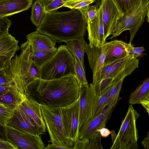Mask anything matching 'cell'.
I'll return each mask as SVG.
<instances>
[{
	"label": "cell",
	"mask_w": 149,
	"mask_h": 149,
	"mask_svg": "<svg viewBox=\"0 0 149 149\" xmlns=\"http://www.w3.org/2000/svg\"><path fill=\"white\" fill-rule=\"evenodd\" d=\"M79 87L73 76L51 80L38 78L29 86L26 97L40 105L62 108L79 98Z\"/></svg>",
	"instance_id": "obj_1"
},
{
	"label": "cell",
	"mask_w": 149,
	"mask_h": 149,
	"mask_svg": "<svg viewBox=\"0 0 149 149\" xmlns=\"http://www.w3.org/2000/svg\"><path fill=\"white\" fill-rule=\"evenodd\" d=\"M87 23L78 10L46 12L36 31L45 35L56 42H65L85 35Z\"/></svg>",
	"instance_id": "obj_2"
},
{
	"label": "cell",
	"mask_w": 149,
	"mask_h": 149,
	"mask_svg": "<svg viewBox=\"0 0 149 149\" xmlns=\"http://www.w3.org/2000/svg\"><path fill=\"white\" fill-rule=\"evenodd\" d=\"M21 52L11 59L4 69L10 78L13 86L20 100L26 97L27 88L36 79L39 78L40 69L30 55V43L22 44Z\"/></svg>",
	"instance_id": "obj_3"
},
{
	"label": "cell",
	"mask_w": 149,
	"mask_h": 149,
	"mask_svg": "<svg viewBox=\"0 0 149 149\" xmlns=\"http://www.w3.org/2000/svg\"><path fill=\"white\" fill-rule=\"evenodd\" d=\"M74 65V56L65 45H61L52 56L40 67L39 79L51 80L75 76Z\"/></svg>",
	"instance_id": "obj_4"
},
{
	"label": "cell",
	"mask_w": 149,
	"mask_h": 149,
	"mask_svg": "<svg viewBox=\"0 0 149 149\" xmlns=\"http://www.w3.org/2000/svg\"><path fill=\"white\" fill-rule=\"evenodd\" d=\"M41 106L42 114L51 142L49 149H73L74 144L68 138L64 127L61 108Z\"/></svg>",
	"instance_id": "obj_5"
},
{
	"label": "cell",
	"mask_w": 149,
	"mask_h": 149,
	"mask_svg": "<svg viewBox=\"0 0 149 149\" xmlns=\"http://www.w3.org/2000/svg\"><path fill=\"white\" fill-rule=\"evenodd\" d=\"M140 115L129 105L123 120L116 139L111 149H138L139 138L136 123Z\"/></svg>",
	"instance_id": "obj_6"
},
{
	"label": "cell",
	"mask_w": 149,
	"mask_h": 149,
	"mask_svg": "<svg viewBox=\"0 0 149 149\" xmlns=\"http://www.w3.org/2000/svg\"><path fill=\"white\" fill-rule=\"evenodd\" d=\"M149 0H142L140 4L124 13L118 21L114 33L109 39H112L129 30L130 33L129 43L131 44L135 34L144 22L149 12Z\"/></svg>",
	"instance_id": "obj_7"
},
{
	"label": "cell",
	"mask_w": 149,
	"mask_h": 149,
	"mask_svg": "<svg viewBox=\"0 0 149 149\" xmlns=\"http://www.w3.org/2000/svg\"><path fill=\"white\" fill-rule=\"evenodd\" d=\"M5 132L9 141L17 149H45L40 135L22 132L8 125L5 127Z\"/></svg>",
	"instance_id": "obj_8"
},
{
	"label": "cell",
	"mask_w": 149,
	"mask_h": 149,
	"mask_svg": "<svg viewBox=\"0 0 149 149\" xmlns=\"http://www.w3.org/2000/svg\"><path fill=\"white\" fill-rule=\"evenodd\" d=\"M79 90V129L92 116L94 103L97 97L95 86L92 83L80 84Z\"/></svg>",
	"instance_id": "obj_9"
},
{
	"label": "cell",
	"mask_w": 149,
	"mask_h": 149,
	"mask_svg": "<svg viewBox=\"0 0 149 149\" xmlns=\"http://www.w3.org/2000/svg\"><path fill=\"white\" fill-rule=\"evenodd\" d=\"M61 108L67 136L69 140L74 144L79 138V97L70 104Z\"/></svg>",
	"instance_id": "obj_10"
},
{
	"label": "cell",
	"mask_w": 149,
	"mask_h": 149,
	"mask_svg": "<svg viewBox=\"0 0 149 149\" xmlns=\"http://www.w3.org/2000/svg\"><path fill=\"white\" fill-rule=\"evenodd\" d=\"M112 41L106 42L99 47H90L85 43V52L86 53L90 67L93 73L92 83L95 86L100 81V73L103 67L106 54L111 46Z\"/></svg>",
	"instance_id": "obj_11"
},
{
	"label": "cell",
	"mask_w": 149,
	"mask_h": 149,
	"mask_svg": "<svg viewBox=\"0 0 149 149\" xmlns=\"http://www.w3.org/2000/svg\"><path fill=\"white\" fill-rule=\"evenodd\" d=\"M107 107L99 115L94 118L91 117L83 124L79 130V139L89 140L99 132H97L98 130L105 127L113 109Z\"/></svg>",
	"instance_id": "obj_12"
},
{
	"label": "cell",
	"mask_w": 149,
	"mask_h": 149,
	"mask_svg": "<svg viewBox=\"0 0 149 149\" xmlns=\"http://www.w3.org/2000/svg\"><path fill=\"white\" fill-rule=\"evenodd\" d=\"M102 10L104 34L106 39L114 33L118 20L123 16L112 0H102Z\"/></svg>",
	"instance_id": "obj_13"
},
{
	"label": "cell",
	"mask_w": 149,
	"mask_h": 149,
	"mask_svg": "<svg viewBox=\"0 0 149 149\" xmlns=\"http://www.w3.org/2000/svg\"><path fill=\"white\" fill-rule=\"evenodd\" d=\"M7 125L22 132L40 135L44 134L18 105L15 108Z\"/></svg>",
	"instance_id": "obj_14"
},
{
	"label": "cell",
	"mask_w": 149,
	"mask_h": 149,
	"mask_svg": "<svg viewBox=\"0 0 149 149\" xmlns=\"http://www.w3.org/2000/svg\"><path fill=\"white\" fill-rule=\"evenodd\" d=\"M86 29L91 47H99L106 42L102 19V10L100 4L97 10V14L94 19L86 22Z\"/></svg>",
	"instance_id": "obj_15"
},
{
	"label": "cell",
	"mask_w": 149,
	"mask_h": 149,
	"mask_svg": "<svg viewBox=\"0 0 149 149\" xmlns=\"http://www.w3.org/2000/svg\"><path fill=\"white\" fill-rule=\"evenodd\" d=\"M18 105L32 120L43 133L46 132L45 125L42 115L40 105L26 97L20 101Z\"/></svg>",
	"instance_id": "obj_16"
},
{
	"label": "cell",
	"mask_w": 149,
	"mask_h": 149,
	"mask_svg": "<svg viewBox=\"0 0 149 149\" xmlns=\"http://www.w3.org/2000/svg\"><path fill=\"white\" fill-rule=\"evenodd\" d=\"M26 38L31 45L37 49L50 54H54L57 50L56 42L48 36L36 31L27 35Z\"/></svg>",
	"instance_id": "obj_17"
},
{
	"label": "cell",
	"mask_w": 149,
	"mask_h": 149,
	"mask_svg": "<svg viewBox=\"0 0 149 149\" xmlns=\"http://www.w3.org/2000/svg\"><path fill=\"white\" fill-rule=\"evenodd\" d=\"M33 0H11L0 4V17H8L28 9Z\"/></svg>",
	"instance_id": "obj_18"
},
{
	"label": "cell",
	"mask_w": 149,
	"mask_h": 149,
	"mask_svg": "<svg viewBox=\"0 0 149 149\" xmlns=\"http://www.w3.org/2000/svg\"><path fill=\"white\" fill-rule=\"evenodd\" d=\"M149 103V78L145 79L130 95L129 103L131 105Z\"/></svg>",
	"instance_id": "obj_19"
},
{
	"label": "cell",
	"mask_w": 149,
	"mask_h": 149,
	"mask_svg": "<svg viewBox=\"0 0 149 149\" xmlns=\"http://www.w3.org/2000/svg\"><path fill=\"white\" fill-rule=\"evenodd\" d=\"M124 42L116 40L112 41L111 45L106 54L103 66L127 56Z\"/></svg>",
	"instance_id": "obj_20"
},
{
	"label": "cell",
	"mask_w": 149,
	"mask_h": 149,
	"mask_svg": "<svg viewBox=\"0 0 149 149\" xmlns=\"http://www.w3.org/2000/svg\"><path fill=\"white\" fill-rule=\"evenodd\" d=\"M134 59L132 56H127L103 66L100 73V81L108 78H114L130 61Z\"/></svg>",
	"instance_id": "obj_21"
},
{
	"label": "cell",
	"mask_w": 149,
	"mask_h": 149,
	"mask_svg": "<svg viewBox=\"0 0 149 149\" xmlns=\"http://www.w3.org/2000/svg\"><path fill=\"white\" fill-rule=\"evenodd\" d=\"M19 41L8 32L0 36V55L13 57L20 49Z\"/></svg>",
	"instance_id": "obj_22"
},
{
	"label": "cell",
	"mask_w": 149,
	"mask_h": 149,
	"mask_svg": "<svg viewBox=\"0 0 149 149\" xmlns=\"http://www.w3.org/2000/svg\"><path fill=\"white\" fill-rule=\"evenodd\" d=\"M65 45L73 56L78 59L80 64L85 69L84 56L85 52L86 42L84 37L65 42Z\"/></svg>",
	"instance_id": "obj_23"
},
{
	"label": "cell",
	"mask_w": 149,
	"mask_h": 149,
	"mask_svg": "<svg viewBox=\"0 0 149 149\" xmlns=\"http://www.w3.org/2000/svg\"><path fill=\"white\" fill-rule=\"evenodd\" d=\"M113 87V84L105 90L100 95L96 97L92 112V118L95 117L100 114L104 109L106 102L110 91Z\"/></svg>",
	"instance_id": "obj_24"
},
{
	"label": "cell",
	"mask_w": 149,
	"mask_h": 149,
	"mask_svg": "<svg viewBox=\"0 0 149 149\" xmlns=\"http://www.w3.org/2000/svg\"><path fill=\"white\" fill-rule=\"evenodd\" d=\"M45 14V6L36 0L32 5L30 17L31 21L36 27L42 23Z\"/></svg>",
	"instance_id": "obj_25"
},
{
	"label": "cell",
	"mask_w": 149,
	"mask_h": 149,
	"mask_svg": "<svg viewBox=\"0 0 149 149\" xmlns=\"http://www.w3.org/2000/svg\"><path fill=\"white\" fill-rule=\"evenodd\" d=\"M20 101L14 89L0 94V103L8 106L15 108Z\"/></svg>",
	"instance_id": "obj_26"
},
{
	"label": "cell",
	"mask_w": 149,
	"mask_h": 149,
	"mask_svg": "<svg viewBox=\"0 0 149 149\" xmlns=\"http://www.w3.org/2000/svg\"><path fill=\"white\" fill-rule=\"evenodd\" d=\"M139 64V59H133L128 62L114 78L112 84L117 82L125 77L131 74L137 68H138Z\"/></svg>",
	"instance_id": "obj_27"
},
{
	"label": "cell",
	"mask_w": 149,
	"mask_h": 149,
	"mask_svg": "<svg viewBox=\"0 0 149 149\" xmlns=\"http://www.w3.org/2000/svg\"><path fill=\"white\" fill-rule=\"evenodd\" d=\"M124 79H122L113 84V88L110 91L106 102L107 106L112 107L116 106L118 100Z\"/></svg>",
	"instance_id": "obj_28"
},
{
	"label": "cell",
	"mask_w": 149,
	"mask_h": 149,
	"mask_svg": "<svg viewBox=\"0 0 149 149\" xmlns=\"http://www.w3.org/2000/svg\"><path fill=\"white\" fill-rule=\"evenodd\" d=\"M30 50L32 60L39 68L54 54L47 53L32 47L30 43Z\"/></svg>",
	"instance_id": "obj_29"
},
{
	"label": "cell",
	"mask_w": 149,
	"mask_h": 149,
	"mask_svg": "<svg viewBox=\"0 0 149 149\" xmlns=\"http://www.w3.org/2000/svg\"><path fill=\"white\" fill-rule=\"evenodd\" d=\"M120 12L123 14L140 4L142 0H112Z\"/></svg>",
	"instance_id": "obj_30"
},
{
	"label": "cell",
	"mask_w": 149,
	"mask_h": 149,
	"mask_svg": "<svg viewBox=\"0 0 149 149\" xmlns=\"http://www.w3.org/2000/svg\"><path fill=\"white\" fill-rule=\"evenodd\" d=\"M15 108L0 103V125L7 126L13 115Z\"/></svg>",
	"instance_id": "obj_31"
},
{
	"label": "cell",
	"mask_w": 149,
	"mask_h": 149,
	"mask_svg": "<svg viewBox=\"0 0 149 149\" xmlns=\"http://www.w3.org/2000/svg\"><path fill=\"white\" fill-rule=\"evenodd\" d=\"M94 2V0H69L65 3L63 7L71 10H81Z\"/></svg>",
	"instance_id": "obj_32"
},
{
	"label": "cell",
	"mask_w": 149,
	"mask_h": 149,
	"mask_svg": "<svg viewBox=\"0 0 149 149\" xmlns=\"http://www.w3.org/2000/svg\"><path fill=\"white\" fill-rule=\"evenodd\" d=\"M74 69L75 77L79 85L88 84L84 69L81 66L78 58L74 56Z\"/></svg>",
	"instance_id": "obj_33"
},
{
	"label": "cell",
	"mask_w": 149,
	"mask_h": 149,
	"mask_svg": "<svg viewBox=\"0 0 149 149\" xmlns=\"http://www.w3.org/2000/svg\"><path fill=\"white\" fill-rule=\"evenodd\" d=\"M124 45L127 52V56H132L134 58L143 57L146 54L144 53L145 49L143 46L134 47L131 44L124 42Z\"/></svg>",
	"instance_id": "obj_34"
},
{
	"label": "cell",
	"mask_w": 149,
	"mask_h": 149,
	"mask_svg": "<svg viewBox=\"0 0 149 149\" xmlns=\"http://www.w3.org/2000/svg\"><path fill=\"white\" fill-rule=\"evenodd\" d=\"M97 10L95 5H89L83 9L79 10L82 13L86 22L94 19L97 14Z\"/></svg>",
	"instance_id": "obj_35"
},
{
	"label": "cell",
	"mask_w": 149,
	"mask_h": 149,
	"mask_svg": "<svg viewBox=\"0 0 149 149\" xmlns=\"http://www.w3.org/2000/svg\"><path fill=\"white\" fill-rule=\"evenodd\" d=\"M113 78H108L100 81V82L95 86V91L97 96L100 95L105 90L113 85Z\"/></svg>",
	"instance_id": "obj_36"
},
{
	"label": "cell",
	"mask_w": 149,
	"mask_h": 149,
	"mask_svg": "<svg viewBox=\"0 0 149 149\" xmlns=\"http://www.w3.org/2000/svg\"><path fill=\"white\" fill-rule=\"evenodd\" d=\"M68 0H53L45 6L46 12H50L57 10L63 7L65 3Z\"/></svg>",
	"instance_id": "obj_37"
},
{
	"label": "cell",
	"mask_w": 149,
	"mask_h": 149,
	"mask_svg": "<svg viewBox=\"0 0 149 149\" xmlns=\"http://www.w3.org/2000/svg\"><path fill=\"white\" fill-rule=\"evenodd\" d=\"M89 140L85 149H103L101 143V136L99 132L94 137Z\"/></svg>",
	"instance_id": "obj_38"
},
{
	"label": "cell",
	"mask_w": 149,
	"mask_h": 149,
	"mask_svg": "<svg viewBox=\"0 0 149 149\" xmlns=\"http://www.w3.org/2000/svg\"><path fill=\"white\" fill-rule=\"evenodd\" d=\"M11 24V21L7 17H0V36L8 32Z\"/></svg>",
	"instance_id": "obj_39"
},
{
	"label": "cell",
	"mask_w": 149,
	"mask_h": 149,
	"mask_svg": "<svg viewBox=\"0 0 149 149\" xmlns=\"http://www.w3.org/2000/svg\"><path fill=\"white\" fill-rule=\"evenodd\" d=\"M4 69L0 71V85L12 86L14 87L10 78Z\"/></svg>",
	"instance_id": "obj_40"
},
{
	"label": "cell",
	"mask_w": 149,
	"mask_h": 149,
	"mask_svg": "<svg viewBox=\"0 0 149 149\" xmlns=\"http://www.w3.org/2000/svg\"><path fill=\"white\" fill-rule=\"evenodd\" d=\"M12 57L10 56L0 55V71L8 66Z\"/></svg>",
	"instance_id": "obj_41"
},
{
	"label": "cell",
	"mask_w": 149,
	"mask_h": 149,
	"mask_svg": "<svg viewBox=\"0 0 149 149\" xmlns=\"http://www.w3.org/2000/svg\"><path fill=\"white\" fill-rule=\"evenodd\" d=\"M89 141V140L87 139H81L79 138L74 143L73 149H85Z\"/></svg>",
	"instance_id": "obj_42"
},
{
	"label": "cell",
	"mask_w": 149,
	"mask_h": 149,
	"mask_svg": "<svg viewBox=\"0 0 149 149\" xmlns=\"http://www.w3.org/2000/svg\"><path fill=\"white\" fill-rule=\"evenodd\" d=\"M0 149H17V148L8 141L0 140Z\"/></svg>",
	"instance_id": "obj_43"
},
{
	"label": "cell",
	"mask_w": 149,
	"mask_h": 149,
	"mask_svg": "<svg viewBox=\"0 0 149 149\" xmlns=\"http://www.w3.org/2000/svg\"><path fill=\"white\" fill-rule=\"evenodd\" d=\"M97 132H99L101 137L104 138L107 137L111 134V131L107 128L104 127L98 130Z\"/></svg>",
	"instance_id": "obj_44"
},
{
	"label": "cell",
	"mask_w": 149,
	"mask_h": 149,
	"mask_svg": "<svg viewBox=\"0 0 149 149\" xmlns=\"http://www.w3.org/2000/svg\"><path fill=\"white\" fill-rule=\"evenodd\" d=\"M0 140L9 142L6 136L5 127L1 125H0Z\"/></svg>",
	"instance_id": "obj_45"
},
{
	"label": "cell",
	"mask_w": 149,
	"mask_h": 149,
	"mask_svg": "<svg viewBox=\"0 0 149 149\" xmlns=\"http://www.w3.org/2000/svg\"><path fill=\"white\" fill-rule=\"evenodd\" d=\"M141 144L145 149H149V133H147V136L141 142Z\"/></svg>",
	"instance_id": "obj_46"
},
{
	"label": "cell",
	"mask_w": 149,
	"mask_h": 149,
	"mask_svg": "<svg viewBox=\"0 0 149 149\" xmlns=\"http://www.w3.org/2000/svg\"><path fill=\"white\" fill-rule=\"evenodd\" d=\"M12 89H15L13 86L0 85V94Z\"/></svg>",
	"instance_id": "obj_47"
},
{
	"label": "cell",
	"mask_w": 149,
	"mask_h": 149,
	"mask_svg": "<svg viewBox=\"0 0 149 149\" xmlns=\"http://www.w3.org/2000/svg\"><path fill=\"white\" fill-rule=\"evenodd\" d=\"M111 136L112 142L113 143L116 139L117 135L116 134L115 132L113 130L111 131Z\"/></svg>",
	"instance_id": "obj_48"
},
{
	"label": "cell",
	"mask_w": 149,
	"mask_h": 149,
	"mask_svg": "<svg viewBox=\"0 0 149 149\" xmlns=\"http://www.w3.org/2000/svg\"><path fill=\"white\" fill-rule=\"evenodd\" d=\"M42 3V4L44 6H45L49 3L50 2L53 0H37Z\"/></svg>",
	"instance_id": "obj_49"
},
{
	"label": "cell",
	"mask_w": 149,
	"mask_h": 149,
	"mask_svg": "<svg viewBox=\"0 0 149 149\" xmlns=\"http://www.w3.org/2000/svg\"><path fill=\"white\" fill-rule=\"evenodd\" d=\"M95 3L97 8L98 9L99 5L101 4L102 0H94Z\"/></svg>",
	"instance_id": "obj_50"
},
{
	"label": "cell",
	"mask_w": 149,
	"mask_h": 149,
	"mask_svg": "<svg viewBox=\"0 0 149 149\" xmlns=\"http://www.w3.org/2000/svg\"><path fill=\"white\" fill-rule=\"evenodd\" d=\"M11 0H0V4L6 2Z\"/></svg>",
	"instance_id": "obj_51"
}]
</instances>
